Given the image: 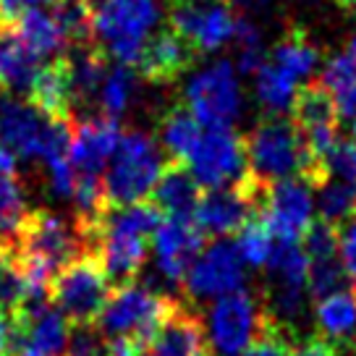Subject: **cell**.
Returning <instances> with one entry per match:
<instances>
[{
    "instance_id": "cell-1",
    "label": "cell",
    "mask_w": 356,
    "mask_h": 356,
    "mask_svg": "<svg viewBox=\"0 0 356 356\" xmlns=\"http://www.w3.org/2000/svg\"><path fill=\"white\" fill-rule=\"evenodd\" d=\"M246 170L262 184H278L286 178H301L312 189H320L330 181V165L320 157L299 126L283 115H265L244 136Z\"/></svg>"
},
{
    "instance_id": "cell-2",
    "label": "cell",
    "mask_w": 356,
    "mask_h": 356,
    "mask_svg": "<svg viewBox=\"0 0 356 356\" xmlns=\"http://www.w3.org/2000/svg\"><path fill=\"white\" fill-rule=\"evenodd\" d=\"M163 147L147 131L126 129L121 134V142L113 152L111 163L105 168V197L111 210L129 207L136 202H145L152 194L157 176L163 170Z\"/></svg>"
},
{
    "instance_id": "cell-3",
    "label": "cell",
    "mask_w": 356,
    "mask_h": 356,
    "mask_svg": "<svg viewBox=\"0 0 356 356\" xmlns=\"http://www.w3.org/2000/svg\"><path fill=\"white\" fill-rule=\"evenodd\" d=\"M13 246L19 257L44 265L53 275L66 265L76 262L79 257L92 252L89 238L79 228L74 218H63L47 207H34L24 218L13 236Z\"/></svg>"
},
{
    "instance_id": "cell-4",
    "label": "cell",
    "mask_w": 356,
    "mask_h": 356,
    "mask_svg": "<svg viewBox=\"0 0 356 356\" xmlns=\"http://www.w3.org/2000/svg\"><path fill=\"white\" fill-rule=\"evenodd\" d=\"M113 286L95 252L79 257L50 280V304L71 325H95L111 299Z\"/></svg>"
},
{
    "instance_id": "cell-5",
    "label": "cell",
    "mask_w": 356,
    "mask_h": 356,
    "mask_svg": "<svg viewBox=\"0 0 356 356\" xmlns=\"http://www.w3.org/2000/svg\"><path fill=\"white\" fill-rule=\"evenodd\" d=\"M157 19V0H108L95 13V37L115 63L134 68Z\"/></svg>"
},
{
    "instance_id": "cell-6",
    "label": "cell",
    "mask_w": 356,
    "mask_h": 356,
    "mask_svg": "<svg viewBox=\"0 0 356 356\" xmlns=\"http://www.w3.org/2000/svg\"><path fill=\"white\" fill-rule=\"evenodd\" d=\"M173 304H176L173 296L131 283L123 289H113L111 299L95 325L100 327V333L108 341L111 338H136L149 348L157 327L165 320L168 312L173 309Z\"/></svg>"
},
{
    "instance_id": "cell-7",
    "label": "cell",
    "mask_w": 356,
    "mask_h": 356,
    "mask_svg": "<svg viewBox=\"0 0 356 356\" xmlns=\"http://www.w3.org/2000/svg\"><path fill=\"white\" fill-rule=\"evenodd\" d=\"M270 312L254 291L238 289L215 299L210 309V341L218 356H244L267 327Z\"/></svg>"
},
{
    "instance_id": "cell-8",
    "label": "cell",
    "mask_w": 356,
    "mask_h": 356,
    "mask_svg": "<svg viewBox=\"0 0 356 356\" xmlns=\"http://www.w3.org/2000/svg\"><path fill=\"white\" fill-rule=\"evenodd\" d=\"M236 24V0H168V26L200 58L234 40Z\"/></svg>"
},
{
    "instance_id": "cell-9",
    "label": "cell",
    "mask_w": 356,
    "mask_h": 356,
    "mask_svg": "<svg viewBox=\"0 0 356 356\" xmlns=\"http://www.w3.org/2000/svg\"><path fill=\"white\" fill-rule=\"evenodd\" d=\"M262 197L265 186L246 170L234 184L204 191L194 222L207 238H228L231 234L238 236V231L259 212Z\"/></svg>"
},
{
    "instance_id": "cell-10",
    "label": "cell",
    "mask_w": 356,
    "mask_h": 356,
    "mask_svg": "<svg viewBox=\"0 0 356 356\" xmlns=\"http://www.w3.org/2000/svg\"><path fill=\"white\" fill-rule=\"evenodd\" d=\"M186 105L207 129H231L241 111V89L228 60H218L200 71L186 87Z\"/></svg>"
},
{
    "instance_id": "cell-11",
    "label": "cell",
    "mask_w": 356,
    "mask_h": 356,
    "mask_svg": "<svg viewBox=\"0 0 356 356\" xmlns=\"http://www.w3.org/2000/svg\"><path fill=\"white\" fill-rule=\"evenodd\" d=\"M244 257L231 238H212L184 280V291L191 299H220L241 289Z\"/></svg>"
},
{
    "instance_id": "cell-12",
    "label": "cell",
    "mask_w": 356,
    "mask_h": 356,
    "mask_svg": "<svg viewBox=\"0 0 356 356\" xmlns=\"http://www.w3.org/2000/svg\"><path fill=\"white\" fill-rule=\"evenodd\" d=\"M186 165L207 189L234 184L246 173L244 136L234 129H207Z\"/></svg>"
},
{
    "instance_id": "cell-13",
    "label": "cell",
    "mask_w": 356,
    "mask_h": 356,
    "mask_svg": "<svg viewBox=\"0 0 356 356\" xmlns=\"http://www.w3.org/2000/svg\"><path fill=\"white\" fill-rule=\"evenodd\" d=\"M291 121L299 126L301 136L307 145L320 157H330L338 139V123H341V111L335 105L333 95L323 87L320 79H312L296 89V97L291 105Z\"/></svg>"
},
{
    "instance_id": "cell-14",
    "label": "cell",
    "mask_w": 356,
    "mask_h": 356,
    "mask_svg": "<svg viewBox=\"0 0 356 356\" xmlns=\"http://www.w3.org/2000/svg\"><path fill=\"white\" fill-rule=\"evenodd\" d=\"M312 210H314V200H312L309 184H304L301 178H286L265 186L259 215L265 218L275 241L296 244L312 225Z\"/></svg>"
},
{
    "instance_id": "cell-15",
    "label": "cell",
    "mask_w": 356,
    "mask_h": 356,
    "mask_svg": "<svg viewBox=\"0 0 356 356\" xmlns=\"http://www.w3.org/2000/svg\"><path fill=\"white\" fill-rule=\"evenodd\" d=\"M197 60L200 56L186 40H181L170 26H160L145 42L134 71L149 84H173L186 76Z\"/></svg>"
},
{
    "instance_id": "cell-16",
    "label": "cell",
    "mask_w": 356,
    "mask_h": 356,
    "mask_svg": "<svg viewBox=\"0 0 356 356\" xmlns=\"http://www.w3.org/2000/svg\"><path fill=\"white\" fill-rule=\"evenodd\" d=\"M149 356H215L212 341L207 335L204 320L194 307H186L184 301L173 304V309L165 314V320L157 327L152 343L147 348Z\"/></svg>"
},
{
    "instance_id": "cell-17",
    "label": "cell",
    "mask_w": 356,
    "mask_h": 356,
    "mask_svg": "<svg viewBox=\"0 0 356 356\" xmlns=\"http://www.w3.org/2000/svg\"><path fill=\"white\" fill-rule=\"evenodd\" d=\"M121 123L97 115H84L74 121V145H71V168L76 176H105L115 147L121 142Z\"/></svg>"
},
{
    "instance_id": "cell-18",
    "label": "cell",
    "mask_w": 356,
    "mask_h": 356,
    "mask_svg": "<svg viewBox=\"0 0 356 356\" xmlns=\"http://www.w3.org/2000/svg\"><path fill=\"white\" fill-rule=\"evenodd\" d=\"M207 236L197 228L194 220H176L165 218V222L157 228L152 246H155L157 270L173 283H184L194 262L204 252Z\"/></svg>"
},
{
    "instance_id": "cell-19",
    "label": "cell",
    "mask_w": 356,
    "mask_h": 356,
    "mask_svg": "<svg viewBox=\"0 0 356 356\" xmlns=\"http://www.w3.org/2000/svg\"><path fill=\"white\" fill-rule=\"evenodd\" d=\"M50 121L53 118L42 115L29 100L0 92V145L13 155L40 160Z\"/></svg>"
},
{
    "instance_id": "cell-20",
    "label": "cell",
    "mask_w": 356,
    "mask_h": 356,
    "mask_svg": "<svg viewBox=\"0 0 356 356\" xmlns=\"http://www.w3.org/2000/svg\"><path fill=\"white\" fill-rule=\"evenodd\" d=\"M92 252L100 257L113 289H123V286L136 283L139 273L145 270L147 259H149V238L126 234V231L100 228Z\"/></svg>"
},
{
    "instance_id": "cell-21",
    "label": "cell",
    "mask_w": 356,
    "mask_h": 356,
    "mask_svg": "<svg viewBox=\"0 0 356 356\" xmlns=\"http://www.w3.org/2000/svg\"><path fill=\"white\" fill-rule=\"evenodd\" d=\"M42 58L24 42L16 24L0 19V92L29 100Z\"/></svg>"
},
{
    "instance_id": "cell-22",
    "label": "cell",
    "mask_w": 356,
    "mask_h": 356,
    "mask_svg": "<svg viewBox=\"0 0 356 356\" xmlns=\"http://www.w3.org/2000/svg\"><path fill=\"white\" fill-rule=\"evenodd\" d=\"M202 194V184L194 178L189 165L168 157L152 189V202L163 210V215L176 220H194Z\"/></svg>"
},
{
    "instance_id": "cell-23",
    "label": "cell",
    "mask_w": 356,
    "mask_h": 356,
    "mask_svg": "<svg viewBox=\"0 0 356 356\" xmlns=\"http://www.w3.org/2000/svg\"><path fill=\"white\" fill-rule=\"evenodd\" d=\"M320 338L333 343L341 356H356V291L346 289L314 304Z\"/></svg>"
},
{
    "instance_id": "cell-24",
    "label": "cell",
    "mask_w": 356,
    "mask_h": 356,
    "mask_svg": "<svg viewBox=\"0 0 356 356\" xmlns=\"http://www.w3.org/2000/svg\"><path fill=\"white\" fill-rule=\"evenodd\" d=\"M68 74H71V95H74V108H89L92 102H100L102 84L111 71V56L102 50L97 42L81 44V47H68L66 53Z\"/></svg>"
},
{
    "instance_id": "cell-25",
    "label": "cell",
    "mask_w": 356,
    "mask_h": 356,
    "mask_svg": "<svg viewBox=\"0 0 356 356\" xmlns=\"http://www.w3.org/2000/svg\"><path fill=\"white\" fill-rule=\"evenodd\" d=\"M29 102L53 121L74 118V95H71V74H68L66 56L47 60L40 68V74L34 79Z\"/></svg>"
},
{
    "instance_id": "cell-26",
    "label": "cell",
    "mask_w": 356,
    "mask_h": 356,
    "mask_svg": "<svg viewBox=\"0 0 356 356\" xmlns=\"http://www.w3.org/2000/svg\"><path fill=\"white\" fill-rule=\"evenodd\" d=\"M68 320L60 312L47 304L42 309L26 314L19 323V335H22V348L40 351L42 356H63L68 346Z\"/></svg>"
},
{
    "instance_id": "cell-27",
    "label": "cell",
    "mask_w": 356,
    "mask_h": 356,
    "mask_svg": "<svg viewBox=\"0 0 356 356\" xmlns=\"http://www.w3.org/2000/svg\"><path fill=\"white\" fill-rule=\"evenodd\" d=\"M202 134L204 131L200 129V121L194 118L186 102L170 105L157 123V136H160L163 152L170 160H181V163H189L191 152L200 145Z\"/></svg>"
},
{
    "instance_id": "cell-28",
    "label": "cell",
    "mask_w": 356,
    "mask_h": 356,
    "mask_svg": "<svg viewBox=\"0 0 356 356\" xmlns=\"http://www.w3.org/2000/svg\"><path fill=\"white\" fill-rule=\"evenodd\" d=\"M13 24H16L19 34L24 37V42L29 44L40 58L56 60V58L66 56L68 53L66 34H63L60 24L56 22V16H53L50 11L37 8V11L24 13L22 19Z\"/></svg>"
},
{
    "instance_id": "cell-29",
    "label": "cell",
    "mask_w": 356,
    "mask_h": 356,
    "mask_svg": "<svg viewBox=\"0 0 356 356\" xmlns=\"http://www.w3.org/2000/svg\"><path fill=\"white\" fill-rule=\"evenodd\" d=\"M320 47L312 42V37L307 34V29L301 26H289L286 34L278 40V44L273 47V63L278 68H283L286 74H291L293 79L309 76L314 68L320 66Z\"/></svg>"
},
{
    "instance_id": "cell-30",
    "label": "cell",
    "mask_w": 356,
    "mask_h": 356,
    "mask_svg": "<svg viewBox=\"0 0 356 356\" xmlns=\"http://www.w3.org/2000/svg\"><path fill=\"white\" fill-rule=\"evenodd\" d=\"M26 307V275L13 241H0V312L8 314L16 327Z\"/></svg>"
},
{
    "instance_id": "cell-31",
    "label": "cell",
    "mask_w": 356,
    "mask_h": 356,
    "mask_svg": "<svg viewBox=\"0 0 356 356\" xmlns=\"http://www.w3.org/2000/svg\"><path fill=\"white\" fill-rule=\"evenodd\" d=\"M296 89H299L296 79L286 74L283 68H278L275 63H265L257 71V100L270 115H280L283 111H289L293 105V97H296Z\"/></svg>"
},
{
    "instance_id": "cell-32",
    "label": "cell",
    "mask_w": 356,
    "mask_h": 356,
    "mask_svg": "<svg viewBox=\"0 0 356 356\" xmlns=\"http://www.w3.org/2000/svg\"><path fill=\"white\" fill-rule=\"evenodd\" d=\"M323 87L333 95L341 118H356V63L346 56H333L323 68Z\"/></svg>"
},
{
    "instance_id": "cell-33",
    "label": "cell",
    "mask_w": 356,
    "mask_h": 356,
    "mask_svg": "<svg viewBox=\"0 0 356 356\" xmlns=\"http://www.w3.org/2000/svg\"><path fill=\"white\" fill-rule=\"evenodd\" d=\"M136 84H139V74H136L131 66L115 63V66L108 71V79H105L102 92H100V113L102 115H105V118H113V121H118L123 113L129 111V105L134 102Z\"/></svg>"
},
{
    "instance_id": "cell-34",
    "label": "cell",
    "mask_w": 356,
    "mask_h": 356,
    "mask_svg": "<svg viewBox=\"0 0 356 356\" xmlns=\"http://www.w3.org/2000/svg\"><path fill=\"white\" fill-rule=\"evenodd\" d=\"M66 34L68 47H81V44L95 42V11L84 0H58L50 8Z\"/></svg>"
},
{
    "instance_id": "cell-35",
    "label": "cell",
    "mask_w": 356,
    "mask_h": 356,
    "mask_svg": "<svg viewBox=\"0 0 356 356\" xmlns=\"http://www.w3.org/2000/svg\"><path fill=\"white\" fill-rule=\"evenodd\" d=\"M320 218L341 228L346 220L356 215V184H348L343 178H330L325 186H320Z\"/></svg>"
},
{
    "instance_id": "cell-36",
    "label": "cell",
    "mask_w": 356,
    "mask_h": 356,
    "mask_svg": "<svg viewBox=\"0 0 356 356\" xmlns=\"http://www.w3.org/2000/svg\"><path fill=\"white\" fill-rule=\"evenodd\" d=\"M351 289V280L346 275V267L341 257H330V259H312L309 275H307V291H309L312 301L327 299L333 293Z\"/></svg>"
},
{
    "instance_id": "cell-37",
    "label": "cell",
    "mask_w": 356,
    "mask_h": 356,
    "mask_svg": "<svg viewBox=\"0 0 356 356\" xmlns=\"http://www.w3.org/2000/svg\"><path fill=\"white\" fill-rule=\"evenodd\" d=\"M236 246H238V252L244 257V262H249L252 267H265L270 262L273 246H275V236L267 228L265 218L259 212L238 231Z\"/></svg>"
},
{
    "instance_id": "cell-38",
    "label": "cell",
    "mask_w": 356,
    "mask_h": 356,
    "mask_svg": "<svg viewBox=\"0 0 356 356\" xmlns=\"http://www.w3.org/2000/svg\"><path fill=\"white\" fill-rule=\"evenodd\" d=\"M301 249L304 254L312 259H330V257H341V228H335L323 218L312 220L307 234L301 236Z\"/></svg>"
},
{
    "instance_id": "cell-39",
    "label": "cell",
    "mask_w": 356,
    "mask_h": 356,
    "mask_svg": "<svg viewBox=\"0 0 356 356\" xmlns=\"http://www.w3.org/2000/svg\"><path fill=\"white\" fill-rule=\"evenodd\" d=\"M296 338L291 333L289 327H283V325L270 314V320H267V327L262 338L252 343L249 348L244 351V356H296Z\"/></svg>"
},
{
    "instance_id": "cell-40",
    "label": "cell",
    "mask_w": 356,
    "mask_h": 356,
    "mask_svg": "<svg viewBox=\"0 0 356 356\" xmlns=\"http://www.w3.org/2000/svg\"><path fill=\"white\" fill-rule=\"evenodd\" d=\"M63 356H111L108 338L100 333L97 325H71Z\"/></svg>"
},
{
    "instance_id": "cell-41",
    "label": "cell",
    "mask_w": 356,
    "mask_h": 356,
    "mask_svg": "<svg viewBox=\"0 0 356 356\" xmlns=\"http://www.w3.org/2000/svg\"><path fill=\"white\" fill-rule=\"evenodd\" d=\"M330 173L343 178L348 184H356V145L354 142H338L327 157Z\"/></svg>"
},
{
    "instance_id": "cell-42",
    "label": "cell",
    "mask_w": 356,
    "mask_h": 356,
    "mask_svg": "<svg viewBox=\"0 0 356 356\" xmlns=\"http://www.w3.org/2000/svg\"><path fill=\"white\" fill-rule=\"evenodd\" d=\"M341 262L351 280V289L356 291V215L341 225Z\"/></svg>"
},
{
    "instance_id": "cell-43",
    "label": "cell",
    "mask_w": 356,
    "mask_h": 356,
    "mask_svg": "<svg viewBox=\"0 0 356 356\" xmlns=\"http://www.w3.org/2000/svg\"><path fill=\"white\" fill-rule=\"evenodd\" d=\"M58 0H0V19L6 22H19L24 13L44 8V6H56Z\"/></svg>"
},
{
    "instance_id": "cell-44",
    "label": "cell",
    "mask_w": 356,
    "mask_h": 356,
    "mask_svg": "<svg viewBox=\"0 0 356 356\" xmlns=\"http://www.w3.org/2000/svg\"><path fill=\"white\" fill-rule=\"evenodd\" d=\"M22 351V335L8 314L0 312V356H13Z\"/></svg>"
},
{
    "instance_id": "cell-45",
    "label": "cell",
    "mask_w": 356,
    "mask_h": 356,
    "mask_svg": "<svg viewBox=\"0 0 356 356\" xmlns=\"http://www.w3.org/2000/svg\"><path fill=\"white\" fill-rule=\"evenodd\" d=\"M296 356H341V351L333 343H327L325 338L314 335V338H307L296 346Z\"/></svg>"
},
{
    "instance_id": "cell-46",
    "label": "cell",
    "mask_w": 356,
    "mask_h": 356,
    "mask_svg": "<svg viewBox=\"0 0 356 356\" xmlns=\"http://www.w3.org/2000/svg\"><path fill=\"white\" fill-rule=\"evenodd\" d=\"M13 173H19V168H16V157L8 147L0 145V181L6 176H13Z\"/></svg>"
},
{
    "instance_id": "cell-47",
    "label": "cell",
    "mask_w": 356,
    "mask_h": 356,
    "mask_svg": "<svg viewBox=\"0 0 356 356\" xmlns=\"http://www.w3.org/2000/svg\"><path fill=\"white\" fill-rule=\"evenodd\" d=\"M267 0H236V8H249V11H254V8H262Z\"/></svg>"
},
{
    "instance_id": "cell-48",
    "label": "cell",
    "mask_w": 356,
    "mask_h": 356,
    "mask_svg": "<svg viewBox=\"0 0 356 356\" xmlns=\"http://www.w3.org/2000/svg\"><path fill=\"white\" fill-rule=\"evenodd\" d=\"M346 56H348L356 63V34L351 37V42H348V50H346Z\"/></svg>"
},
{
    "instance_id": "cell-49",
    "label": "cell",
    "mask_w": 356,
    "mask_h": 356,
    "mask_svg": "<svg viewBox=\"0 0 356 356\" xmlns=\"http://www.w3.org/2000/svg\"><path fill=\"white\" fill-rule=\"evenodd\" d=\"M84 3H87L89 8H92V11L97 13L102 8V6H105V3H108V0H84Z\"/></svg>"
},
{
    "instance_id": "cell-50",
    "label": "cell",
    "mask_w": 356,
    "mask_h": 356,
    "mask_svg": "<svg viewBox=\"0 0 356 356\" xmlns=\"http://www.w3.org/2000/svg\"><path fill=\"white\" fill-rule=\"evenodd\" d=\"M335 3H338L343 11H354L356 8V0H335Z\"/></svg>"
},
{
    "instance_id": "cell-51",
    "label": "cell",
    "mask_w": 356,
    "mask_h": 356,
    "mask_svg": "<svg viewBox=\"0 0 356 356\" xmlns=\"http://www.w3.org/2000/svg\"><path fill=\"white\" fill-rule=\"evenodd\" d=\"M16 356H42V354H40V351H32V348H22Z\"/></svg>"
},
{
    "instance_id": "cell-52",
    "label": "cell",
    "mask_w": 356,
    "mask_h": 356,
    "mask_svg": "<svg viewBox=\"0 0 356 356\" xmlns=\"http://www.w3.org/2000/svg\"><path fill=\"white\" fill-rule=\"evenodd\" d=\"M354 142H356V118H354Z\"/></svg>"
}]
</instances>
